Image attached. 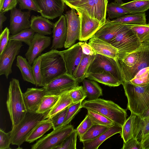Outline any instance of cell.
Listing matches in <instances>:
<instances>
[{
  "label": "cell",
  "instance_id": "1",
  "mask_svg": "<svg viewBox=\"0 0 149 149\" xmlns=\"http://www.w3.org/2000/svg\"><path fill=\"white\" fill-rule=\"evenodd\" d=\"M41 56V86L44 87L55 79L66 73L67 70L60 51L51 49Z\"/></svg>",
  "mask_w": 149,
  "mask_h": 149
},
{
  "label": "cell",
  "instance_id": "2",
  "mask_svg": "<svg viewBox=\"0 0 149 149\" xmlns=\"http://www.w3.org/2000/svg\"><path fill=\"white\" fill-rule=\"evenodd\" d=\"M81 108L99 113L122 127L127 120L126 110L114 102L101 98L83 101Z\"/></svg>",
  "mask_w": 149,
  "mask_h": 149
},
{
  "label": "cell",
  "instance_id": "3",
  "mask_svg": "<svg viewBox=\"0 0 149 149\" xmlns=\"http://www.w3.org/2000/svg\"><path fill=\"white\" fill-rule=\"evenodd\" d=\"M122 84L127 99V109L131 113L140 115L149 109V84L140 86L124 81Z\"/></svg>",
  "mask_w": 149,
  "mask_h": 149
},
{
  "label": "cell",
  "instance_id": "4",
  "mask_svg": "<svg viewBox=\"0 0 149 149\" xmlns=\"http://www.w3.org/2000/svg\"><path fill=\"white\" fill-rule=\"evenodd\" d=\"M18 80L12 78L10 81L6 104L12 123L17 125L27 112Z\"/></svg>",
  "mask_w": 149,
  "mask_h": 149
},
{
  "label": "cell",
  "instance_id": "5",
  "mask_svg": "<svg viewBox=\"0 0 149 149\" xmlns=\"http://www.w3.org/2000/svg\"><path fill=\"white\" fill-rule=\"evenodd\" d=\"M49 111L43 113L27 111L22 120L16 125L12 127V130L9 132L11 144L19 147L26 141L36 126L42 121L48 118Z\"/></svg>",
  "mask_w": 149,
  "mask_h": 149
},
{
  "label": "cell",
  "instance_id": "6",
  "mask_svg": "<svg viewBox=\"0 0 149 149\" xmlns=\"http://www.w3.org/2000/svg\"><path fill=\"white\" fill-rule=\"evenodd\" d=\"M110 43L118 50L117 59L121 60L139 49L141 44L128 25L125 24Z\"/></svg>",
  "mask_w": 149,
  "mask_h": 149
},
{
  "label": "cell",
  "instance_id": "7",
  "mask_svg": "<svg viewBox=\"0 0 149 149\" xmlns=\"http://www.w3.org/2000/svg\"><path fill=\"white\" fill-rule=\"evenodd\" d=\"M103 71L110 73L122 84L124 79L117 59L96 54L89 68L88 74Z\"/></svg>",
  "mask_w": 149,
  "mask_h": 149
},
{
  "label": "cell",
  "instance_id": "8",
  "mask_svg": "<svg viewBox=\"0 0 149 149\" xmlns=\"http://www.w3.org/2000/svg\"><path fill=\"white\" fill-rule=\"evenodd\" d=\"M73 126L68 125L54 130L31 146L32 149H56L74 130Z\"/></svg>",
  "mask_w": 149,
  "mask_h": 149
},
{
  "label": "cell",
  "instance_id": "9",
  "mask_svg": "<svg viewBox=\"0 0 149 149\" xmlns=\"http://www.w3.org/2000/svg\"><path fill=\"white\" fill-rule=\"evenodd\" d=\"M23 46L22 42L9 40L7 46L0 54V75H4L8 79L12 73V67L16 57Z\"/></svg>",
  "mask_w": 149,
  "mask_h": 149
},
{
  "label": "cell",
  "instance_id": "10",
  "mask_svg": "<svg viewBox=\"0 0 149 149\" xmlns=\"http://www.w3.org/2000/svg\"><path fill=\"white\" fill-rule=\"evenodd\" d=\"M79 83L66 73L55 79L43 87L46 95H60L79 86Z\"/></svg>",
  "mask_w": 149,
  "mask_h": 149
},
{
  "label": "cell",
  "instance_id": "11",
  "mask_svg": "<svg viewBox=\"0 0 149 149\" xmlns=\"http://www.w3.org/2000/svg\"><path fill=\"white\" fill-rule=\"evenodd\" d=\"M76 11L75 9L72 8L65 14L67 24V37L64 46L65 48H70L77 40H79L81 22Z\"/></svg>",
  "mask_w": 149,
  "mask_h": 149
},
{
  "label": "cell",
  "instance_id": "12",
  "mask_svg": "<svg viewBox=\"0 0 149 149\" xmlns=\"http://www.w3.org/2000/svg\"><path fill=\"white\" fill-rule=\"evenodd\" d=\"M75 9L81 22L79 41H85L93 37L103 24L97 19L90 17L83 10L77 9Z\"/></svg>",
  "mask_w": 149,
  "mask_h": 149
},
{
  "label": "cell",
  "instance_id": "13",
  "mask_svg": "<svg viewBox=\"0 0 149 149\" xmlns=\"http://www.w3.org/2000/svg\"><path fill=\"white\" fill-rule=\"evenodd\" d=\"M60 52L65 62L66 73L73 77L83 54L80 42Z\"/></svg>",
  "mask_w": 149,
  "mask_h": 149
},
{
  "label": "cell",
  "instance_id": "14",
  "mask_svg": "<svg viewBox=\"0 0 149 149\" xmlns=\"http://www.w3.org/2000/svg\"><path fill=\"white\" fill-rule=\"evenodd\" d=\"M42 16L48 19H53L61 16L65 9L63 0H33Z\"/></svg>",
  "mask_w": 149,
  "mask_h": 149
},
{
  "label": "cell",
  "instance_id": "15",
  "mask_svg": "<svg viewBox=\"0 0 149 149\" xmlns=\"http://www.w3.org/2000/svg\"><path fill=\"white\" fill-rule=\"evenodd\" d=\"M147 67H149V42L141 44L139 58L134 65L121 69L124 81H129L140 70Z\"/></svg>",
  "mask_w": 149,
  "mask_h": 149
},
{
  "label": "cell",
  "instance_id": "16",
  "mask_svg": "<svg viewBox=\"0 0 149 149\" xmlns=\"http://www.w3.org/2000/svg\"><path fill=\"white\" fill-rule=\"evenodd\" d=\"M30 11L22 12L20 9L15 8L10 10L9 31L12 35L17 34L26 29L30 28L29 18Z\"/></svg>",
  "mask_w": 149,
  "mask_h": 149
},
{
  "label": "cell",
  "instance_id": "17",
  "mask_svg": "<svg viewBox=\"0 0 149 149\" xmlns=\"http://www.w3.org/2000/svg\"><path fill=\"white\" fill-rule=\"evenodd\" d=\"M51 38L35 33L25 56L29 64L32 65L35 59L49 46Z\"/></svg>",
  "mask_w": 149,
  "mask_h": 149
},
{
  "label": "cell",
  "instance_id": "18",
  "mask_svg": "<svg viewBox=\"0 0 149 149\" xmlns=\"http://www.w3.org/2000/svg\"><path fill=\"white\" fill-rule=\"evenodd\" d=\"M52 32L53 40L50 49L62 48L64 46L67 37V24L65 15H62L54 23Z\"/></svg>",
  "mask_w": 149,
  "mask_h": 149
},
{
  "label": "cell",
  "instance_id": "19",
  "mask_svg": "<svg viewBox=\"0 0 149 149\" xmlns=\"http://www.w3.org/2000/svg\"><path fill=\"white\" fill-rule=\"evenodd\" d=\"M23 95L27 111H36L46 93L43 87L31 88H27Z\"/></svg>",
  "mask_w": 149,
  "mask_h": 149
},
{
  "label": "cell",
  "instance_id": "20",
  "mask_svg": "<svg viewBox=\"0 0 149 149\" xmlns=\"http://www.w3.org/2000/svg\"><path fill=\"white\" fill-rule=\"evenodd\" d=\"M124 24L107 20L93 37H97L110 43L111 41L114 38Z\"/></svg>",
  "mask_w": 149,
  "mask_h": 149
},
{
  "label": "cell",
  "instance_id": "21",
  "mask_svg": "<svg viewBox=\"0 0 149 149\" xmlns=\"http://www.w3.org/2000/svg\"><path fill=\"white\" fill-rule=\"evenodd\" d=\"M88 43L92 47L96 54L117 59L118 50L110 43L93 37L90 39Z\"/></svg>",
  "mask_w": 149,
  "mask_h": 149
},
{
  "label": "cell",
  "instance_id": "22",
  "mask_svg": "<svg viewBox=\"0 0 149 149\" xmlns=\"http://www.w3.org/2000/svg\"><path fill=\"white\" fill-rule=\"evenodd\" d=\"M122 127L116 125L108 128L96 138L82 142L83 149H97L106 140L117 133L120 134Z\"/></svg>",
  "mask_w": 149,
  "mask_h": 149
},
{
  "label": "cell",
  "instance_id": "23",
  "mask_svg": "<svg viewBox=\"0 0 149 149\" xmlns=\"http://www.w3.org/2000/svg\"><path fill=\"white\" fill-rule=\"evenodd\" d=\"M30 28L35 33L43 35H51L54 24L42 16L32 15L30 20Z\"/></svg>",
  "mask_w": 149,
  "mask_h": 149
},
{
  "label": "cell",
  "instance_id": "24",
  "mask_svg": "<svg viewBox=\"0 0 149 149\" xmlns=\"http://www.w3.org/2000/svg\"><path fill=\"white\" fill-rule=\"evenodd\" d=\"M149 133V116L142 118L136 115L134 125L133 137L141 142Z\"/></svg>",
  "mask_w": 149,
  "mask_h": 149
},
{
  "label": "cell",
  "instance_id": "25",
  "mask_svg": "<svg viewBox=\"0 0 149 149\" xmlns=\"http://www.w3.org/2000/svg\"><path fill=\"white\" fill-rule=\"evenodd\" d=\"M86 78L109 86L116 87L122 84L111 74L105 71L88 73Z\"/></svg>",
  "mask_w": 149,
  "mask_h": 149
},
{
  "label": "cell",
  "instance_id": "26",
  "mask_svg": "<svg viewBox=\"0 0 149 149\" xmlns=\"http://www.w3.org/2000/svg\"><path fill=\"white\" fill-rule=\"evenodd\" d=\"M95 54L90 55L83 54L82 59L73 76L74 78L79 83L82 82L84 79L86 78L89 68Z\"/></svg>",
  "mask_w": 149,
  "mask_h": 149
},
{
  "label": "cell",
  "instance_id": "27",
  "mask_svg": "<svg viewBox=\"0 0 149 149\" xmlns=\"http://www.w3.org/2000/svg\"><path fill=\"white\" fill-rule=\"evenodd\" d=\"M52 122L47 118L38 123L29 134L26 141L31 143L42 137L46 132L52 128Z\"/></svg>",
  "mask_w": 149,
  "mask_h": 149
},
{
  "label": "cell",
  "instance_id": "28",
  "mask_svg": "<svg viewBox=\"0 0 149 149\" xmlns=\"http://www.w3.org/2000/svg\"><path fill=\"white\" fill-rule=\"evenodd\" d=\"M145 12L126 15L116 18L111 22L127 25H143L146 24Z\"/></svg>",
  "mask_w": 149,
  "mask_h": 149
},
{
  "label": "cell",
  "instance_id": "29",
  "mask_svg": "<svg viewBox=\"0 0 149 149\" xmlns=\"http://www.w3.org/2000/svg\"><path fill=\"white\" fill-rule=\"evenodd\" d=\"M82 82L88 100H95L102 95V88L95 81L85 78Z\"/></svg>",
  "mask_w": 149,
  "mask_h": 149
},
{
  "label": "cell",
  "instance_id": "30",
  "mask_svg": "<svg viewBox=\"0 0 149 149\" xmlns=\"http://www.w3.org/2000/svg\"><path fill=\"white\" fill-rule=\"evenodd\" d=\"M16 65L19 69L24 80L35 85L32 66L29 64L27 59L21 56H17Z\"/></svg>",
  "mask_w": 149,
  "mask_h": 149
},
{
  "label": "cell",
  "instance_id": "31",
  "mask_svg": "<svg viewBox=\"0 0 149 149\" xmlns=\"http://www.w3.org/2000/svg\"><path fill=\"white\" fill-rule=\"evenodd\" d=\"M69 94V92L60 95L55 105L49 111L48 118H50L58 113L74 104Z\"/></svg>",
  "mask_w": 149,
  "mask_h": 149
},
{
  "label": "cell",
  "instance_id": "32",
  "mask_svg": "<svg viewBox=\"0 0 149 149\" xmlns=\"http://www.w3.org/2000/svg\"><path fill=\"white\" fill-rule=\"evenodd\" d=\"M66 5L71 8L81 10L91 18L96 19L93 0H77Z\"/></svg>",
  "mask_w": 149,
  "mask_h": 149
},
{
  "label": "cell",
  "instance_id": "33",
  "mask_svg": "<svg viewBox=\"0 0 149 149\" xmlns=\"http://www.w3.org/2000/svg\"><path fill=\"white\" fill-rule=\"evenodd\" d=\"M121 5L130 14L144 13L149 9V0H134Z\"/></svg>",
  "mask_w": 149,
  "mask_h": 149
},
{
  "label": "cell",
  "instance_id": "34",
  "mask_svg": "<svg viewBox=\"0 0 149 149\" xmlns=\"http://www.w3.org/2000/svg\"><path fill=\"white\" fill-rule=\"evenodd\" d=\"M136 115L131 113L130 117L127 119L122 127L120 134L123 142H126L133 137V128Z\"/></svg>",
  "mask_w": 149,
  "mask_h": 149
},
{
  "label": "cell",
  "instance_id": "35",
  "mask_svg": "<svg viewBox=\"0 0 149 149\" xmlns=\"http://www.w3.org/2000/svg\"><path fill=\"white\" fill-rule=\"evenodd\" d=\"M141 44L149 42V22L143 25H128Z\"/></svg>",
  "mask_w": 149,
  "mask_h": 149
},
{
  "label": "cell",
  "instance_id": "36",
  "mask_svg": "<svg viewBox=\"0 0 149 149\" xmlns=\"http://www.w3.org/2000/svg\"><path fill=\"white\" fill-rule=\"evenodd\" d=\"M110 127L97 124H93L87 132L79 138L80 141H89L94 139Z\"/></svg>",
  "mask_w": 149,
  "mask_h": 149
},
{
  "label": "cell",
  "instance_id": "37",
  "mask_svg": "<svg viewBox=\"0 0 149 149\" xmlns=\"http://www.w3.org/2000/svg\"><path fill=\"white\" fill-rule=\"evenodd\" d=\"M96 19L102 24L104 23L106 19L108 0H93Z\"/></svg>",
  "mask_w": 149,
  "mask_h": 149
},
{
  "label": "cell",
  "instance_id": "38",
  "mask_svg": "<svg viewBox=\"0 0 149 149\" xmlns=\"http://www.w3.org/2000/svg\"><path fill=\"white\" fill-rule=\"evenodd\" d=\"M107 12L108 14L109 18L113 19L130 14L126 9L117 3L114 2L108 4Z\"/></svg>",
  "mask_w": 149,
  "mask_h": 149
},
{
  "label": "cell",
  "instance_id": "39",
  "mask_svg": "<svg viewBox=\"0 0 149 149\" xmlns=\"http://www.w3.org/2000/svg\"><path fill=\"white\" fill-rule=\"evenodd\" d=\"M60 95H45L36 112L39 113H43L50 111L55 105L59 99Z\"/></svg>",
  "mask_w": 149,
  "mask_h": 149
},
{
  "label": "cell",
  "instance_id": "40",
  "mask_svg": "<svg viewBox=\"0 0 149 149\" xmlns=\"http://www.w3.org/2000/svg\"><path fill=\"white\" fill-rule=\"evenodd\" d=\"M35 33L31 28L26 29L16 34L9 36V40L24 42L29 46Z\"/></svg>",
  "mask_w": 149,
  "mask_h": 149
},
{
  "label": "cell",
  "instance_id": "41",
  "mask_svg": "<svg viewBox=\"0 0 149 149\" xmlns=\"http://www.w3.org/2000/svg\"><path fill=\"white\" fill-rule=\"evenodd\" d=\"M141 48L129 54L122 59H117L121 69L130 68L135 65L139 58Z\"/></svg>",
  "mask_w": 149,
  "mask_h": 149
},
{
  "label": "cell",
  "instance_id": "42",
  "mask_svg": "<svg viewBox=\"0 0 149 149\" xmlns=\"http://www.w3.org/2000/svg\"><path fill=\"white\" fill-rule=\"evenodd\" d=\"M87 110V114L93 124H97L111 127L115 125L112 120L103 115L95 111Z\"/></svg>",
  "mask_w": 149,
  "mask_h": 149
},
{
  "label": "cell",
  "instance_id": "43",
  "mask_svg": "<svg viewBox=\"0 0 149 149\" xmlns=\"http://www.w3.org/2000/svg\"><path fill=\"white\" fill-rule=\"evenodd\" d=\"M137 86H144L149 84V67L140 70L134 77L129 81Z\"/></svg>",
  "mask_w": 149,
  "mask_h": 149
},
{
  "label": "cell",
  "instance_id": "44",
  "mask_svg": "<svg viewBox=\"0 0 149 149\" xmlns=\"http://www.w3.org/2000/svg\"><path fill=\"white\" fill-rule=\"evenodd\" d=\"M78 136L76 129L63 141L61 144L57 147V149H76L77 137Z\"/></svg>",
  "mask_w": 149,
  "mask_h": 149
},
{
  "label": "cell",
  "instance_id": "45",
  "mask_svg": "<svg viewBox=\"0 0 149 149\" xmlns=\"http://www.w3.org/2000/svg\"><path fill=\"white\" fill-rule=\"evenodd\" d=\"M41 56L37 57L34 61L32 66L33 76L36 86H41L42 77L40 68Z\"/></svg>",
  "mask_w": 149,
  "mask_h": 149
},
{
  "label": "cell",
  "instance_id": "46",
  "mask_svg": "<svg viewBox=\"0 0 149 149\" xmlns=\"http://www.w3.org/2000/svg\"><path fill=\"white\" fill-rule=\"evenodd\" d=\"M82 102L81 101L74 104L68 107L65 119L61 127L69 124L82 108L81 104Z\"/></svg>",
  "mask_w": 149,
  "mask_h": 149
},
{
  "label": "cell",
  "instance_id": "47",
  "mask_svg": "<svg viewBox=\"0 0 149 149\" xmlns=\"http://www.w3.org/2000/svg\"><path fill=\"white\" fill-rule=\"evenodd\" d=\"M69 94L74 104L83 101L87 97L83 86H77L70 91Z\"/></svg>",
  "mask_w": 149,
  "mask_h": 149
},
{
  "label": "cell",
  "instance_id": "48",
  "mask_svg": "<svg viewBox=\"0 0 149 149\" xmlns=\"http://www.w3.org/2000/svg\"><path fill=\"white\" fill-rule=\"evenodd\" d=\"M68 107L58 113L49 118L52 122L53 130L61 127L65 119Z\"/></svg>",
  "mask_w": 149,
  "mask_h": 149
},
{
  "label": "cell",
  "instance_id": "49",
  "mask_svg": "<svg viewBox=\"0 0 149 149\" xmlns=\"http://www.w3.org/2000/svg\"><path fill=\"white\" fill-rule=\"evenodd\" d=\"M93 124L91 118L87 114L83 120L76 129L79 138L82 136Z\"/></svg>",
  "mask_w": 149,
  "mask_h": 149
},
{
  "label": "cell",
  "instance_id": "50",
  "mask_svg": "<svg viewBox=\"0 0 149 149\" xmlns=\"http://www.w3.org/2000/svg\"><path fill=\"white\" fill-rule=\"evenodd\" d=\"M17 0L21 10L26 9L30 11L33 10L38 13L41 12L33 0Z\"/></svg>",
  "mask_w": 149,
  "mask_h": 149
},
{
  "label": "cell",
  "instance_id": "51",
  "mask_svg": "<svg viewBox=\"0 0 149 149\" xmlns=\"http://www.w3.org/2000/svg\"><path fill=\"white\" fill-rule=\"evenodd\" d=\"M11 138L9 132L6 133L0 129V149H9L11 144Z\"/></svg>",
  "mask_w": 149,
  "mask_h": 149
},
{
  "label": "cell",
  "instance_id": "52",
  "mask_svg": "<svg viewBox=\"0 0 149 149\" xmlns=\"http://www.w3.org/2000/svg\"><path fill=\"white\" fill-rule=\"evenodd\" d=\"M10 33L9 29L6 27L0 33V54H1L9 40Z\"/></svg>",
  "mask_w": 149,
  "mask_h": 149
},
{
  "label": "cell",
  "instance_id": "53",
  "mask_svg": "<svg viewBox=\"0 0 149 149\" xmlns=\"http://www.w3.org/2000/svg\"><path fill=\"white\" fill-rule=\"evenodd\" d=\"M122 149H143L141 143L133 137L126 142H123Z\"/></svg>",
  "mask_w": 149,
  "mask_h": 149
},
{
  "label": "cell",
  "instance_id": "54",
  "mask_svg": "<svg viewBox=\"0 0 149 149\" xmlns=\"http://www.w3.org/2000/svg\"><path fill=\"white\" fill-rule=\"evenodd\" d=\"M17 3V0H4L0 12L4 13L16 8Z\"/></svg>",
  "mask_w": 149,
  "mask_h": 149
},
{
  "label": "cell",
  "instance_id": "55",
  "mask_svg": "<svg viewBox=\"0 0 149 149\" xmlns=\"http://www.w3.org/2000/svg\"><path fill=\"white\" fill-rule=\"evenodd\" d=\"M82 52L85 54L93 55L96 54L92 47L86 42H80Z\"/></svg>",
  "mask_w": 149,
  "mask_h": 149
},
{
  "label": "cell",
  "instance_id": "56",
  "mask_svg": "<svg viewBox=\"0 0 149 149\" xmlns=\"http://www.w3.org/2000/svg\"><path fill=\"white\" fill-rule=\"evenodd\" d=\"M141 142L143 149H149V133Z\"/></svg>",
  "mask_w": 149,
  "mask_h": 149
},
{
  "label": "cell",
  "instance_id": "57",
  "mask_svg": "<svg viewBox=\"0 0 149 149\" xmlns=\"http://www.w3.org/2000/svg\"><path fill=\"white\" fill-rule=\"evenodd\" d=\"M4 13L0 12V33H1L2 31L3 24L6 19V17L4 15Z\"/></svg>",
  "mask_w": 149,
  "mask_h": 149
},
{
  "label": "cell",
  "instance_id": "58",
  "mask_svg": "<svg viewBox=\"0 0 149 149\" xmlns=\"http://www.w3.org/2000/svg\"><path fill=\"white\" fill-rule=\"evenodd\" d=\"M139 116L142 118H145L149 116V109L143 114Z\"/></svg>",
  "mask_w": 149,
  "mask_h": 149
},
{
  "label": "cell",
  "instance_id": "59",
  "mask_svg": "<svg viewBox=\"0 0 149 149\" xmlns=\"http://www.w3.org/2000/svg\"><path fill=\"white\" fill-rule=\"evenodd\" d=\"M65 3L66 4L67 3H69L77 0H63Z\"/></svg>",
  "mask_w": 149,
  "mask_h": 149
},
{
  "label": "cell",
  "instance_id": "60",
  "mask_svg": "<svg viewBox=\"0 0 149 149\" xmlns=\"http://www.w3.org/2000/svg\"><path fill=\"white\" fill-rule=\"evenodd\" d=\"M114 1L115 2L120 4H122L123 3L122 0H114Z\"/></svg>",
  "mask_w": 149,
  "mask_h": 149
},
{
  "label": "cell",
  "instance_id": "61",
  "mask_svg": "<svg viewBox=\"0 0 149 149\" xmlns=\"http://www.w3.org/2000/svg\"><path fill=\"white\" fill-rule=\"evenodd\" d=\"M4 0H0V8L1 7Z\"/></svg>",
  "mask_w": 149,
  "mask_h": 149
},
{
  "label": "cell",
  "instance_id": "62",
  "mask_svg": "<svg viewBox=\"0 0 149 149\" xmlns=\"http://www.w3.org/2000/svg\"></svg>",
  "mask_w": 149,
  "mask_h": 149
}]
</instances>
